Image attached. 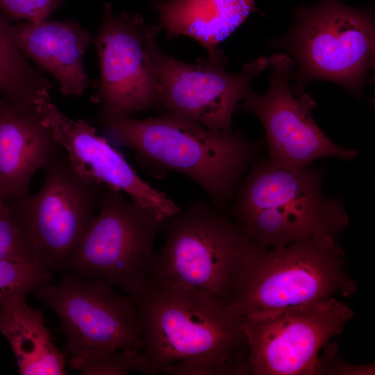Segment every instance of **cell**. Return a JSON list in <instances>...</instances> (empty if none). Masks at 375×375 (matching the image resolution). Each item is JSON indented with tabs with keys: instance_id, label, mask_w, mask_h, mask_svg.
<instances>
[{
	"instance_id": "obj_1",
	"label": "cell",
	"mask_w": 375,
	"mask_h": 375,
	"mask_svg": "<svg viewBox=\"0 0 375 375\" xmlns=\"http://www.w3.org/2000/svg\"><path fill=\"white\" fill-rule=\"evenodd\" d=\"M135 304L143 341L146 373L167 365L206 358L226 365L232 374H248V347L243 318L212 296L147 275L130 294Z\"/></svg>"
},
{
	"instance_id": "obj_2",
	"label": "cell",
	"mask_w": 375,
	"mask_h": 375,
	"mask_svg": "<svg viewBox=\"0 0 375 375\" xmlns=\"http://www.w3.org/2000/svg\"><path fill=\"white\" fill-rule=\"evenodd\" d=\"M137 161L153 174H183L197 183L221 209L232 199L256 145L240 131H219L172 112L154 117H131L101 125Z\"/></svg>"
},
{
	"instance_id": "obj_3",
	"label": "cell",
	"mask_w": 375,
	"mask_h": 375,
	"mask_svg": "<svg viewBox=\"0 0 375 375\" xmlns=\"http://www.w3.org/2000/svg\"><path fill=\"white\" fill-rule=\"evenodd\" d=\"M322 172L291 169L258 160L239 185L231 213L262 248L281 247L312 235L338 238L348 225L342 201L322 191Z\"/></svg>"
},
{
	"instance_id": "obj_4",
	"label": "cell",
	"mask_w": 375,
	"mask_h": 375,
	"mask_svg": "<svg viewBox=\"0 0 375 375\" xmlns=\"http://www.w3.org/2000/svg\"><path fill=\"white\" fill-rule=\"evenodd\" d=\"M357 292L337 238L316 235L270 250L253 243L227 308L246 318Z\"/></svg>"
},
{
	"instance_id": "obj_5",
	"label": "cell",
	"mask_w": 375,
	"mask_h": 375,
	"mask_svg": "<svg viewBox=\"0 0 375 375\" xmlns=\"http://www.w3.org/2000/svg\"><path fill=\"white\" fill-rule=\"evenodd\" d=\"M272 45L288 52L295 69V96L312 81L340 84L360 97L374 68L375 24L372 8H355L342 0H320L294 9V21L286 35Z\"/></svg>"
},
{
	"instance_id": "obj_6",
	"label": "cell",
	"mask_w": 375,
	"mask_h": 375,
	"mask_svg": "<svg viewBox=\"0 0 375 375\" xmlns=\"http://www.w3.org/2000/svg\"><path fill=\"white\" fill-rule=\"evenodd\" d=\"M148 275L206 293L225 305L253 242L242 226L206 200L169 218Z\"/></svg>"
},
{
	"instance_id": "obj_7",
	"label": "cell",
	"mask_w": 375,
	"mask_h": 375,
	"mask_svg": "<svg viewBox=\"0 0 375 375\" xmlns=\"http://www.w3.org/2000/svg\"><path fill=\"white\" fill-rule=\"evenodd\" d=\"M99 211L72 252L67 269L128 294L141 289L158 233L168 219L105 186Z\"/></svg>"
},
{
	"instance_id": "obj_8",
	"label": "cell",
	"mask_w": 375,
	"mask_h": 375,
	"mask_svg": "<svg viewBox=\"0 0 375 375\" xmlns=\"http://www.w3.org/2000/svg\"><path fill=\"white\" fill-rule=\"evenodd\" d=\"M42 169L43 183L36 193L6 203L29 242L35 263L53 274L67 269L106 185L82 177L65 153Z\"/></svg>"
},
{
	"instance_id": "obj_9",
	"label": "cell",
	"mask_w": 375,
	"mask_h": 375,
	"mask_svg": "<svg viewBox=\"0 0 375 375\" xmlns=\"http://www.w3.org/2000/svg\"><path fill=\"white\" fill-rule=\"evenodd\" d=\"M115 288L69 272L59 281L47 283L33 292L58 317L72 368L108 351H142L135 304L130 294Z\"/></svg>"
},
{
	"instance_id": "obj_10",
	"label": "cell",
	"mask_w": 375,
	"mask_h": 375,
	"mask_svg": "<svg viewBox=\"0 0 375 375\" xmlns=\"http://www.w3.org/2000/svg\"><path fill=\"white\" fill-rule=\"evenodd\" d=\"M159 31L138 14H116L110 3L103 5L100 26L92 40L100 67L97 91L90 98L101 103L95 123L101 125L160 106L151 52Z\"/></svg>"
},
{
	"instance_id": "obj_11",
	"label": "cell",
	"mask_w": 375,
	"mask_h": 375,
	"mask_svg": "<svg viewBox=\"0 0 375 375\" xmlns=\"http://www.w3.org/2000/svg\"><path fill=\"white\" fill-rule=\"evenodd\" d=\"M353 316L335 297L243 318L253 375L315 374L318 354Z\"/></svg>"
},
{
	"instance_id": "obj_12",
	"label": "cell",
	"mask_w": 375,
	"mask_h": 375,
	"mask_svg": "<svg viewBox=\"0 0 375 375\" xmlns=\"http://www.w3.org/2000/svg\"><path fill=\"white\" fill-rule=\"evenodd\" d=\"M158 77L159 105L204 126L231 131L239 101L251 90L252 80L268 67L269 58L260 57L237 74L225 71L228 62L223 50L190 64L164 53L156 38L151 47Z\"/></svg>"
},
{
	"instance_id": "obj_13",
	"label": "cell",
	"mask_w": 375,
	"mask_h": 375,
	"mask_svg": "<svg viewBox=\"0 0 375 375\" xmlns=\"http://www.w3.org/2000/svg\"><path fill=\"white\" fill-rule=\"evenodd\" d=\"M268 67L272 70L268 91L258 94L251 90L236 109L251 112L261 122L269 160L277 166L301 169L319 158H355L357 151L338 146L315 123V100L306 93L294 96L290 84L294 70L291 58L275 54L269 58Z\"/></svg>"
},
{
	"instance_id": "obj_14",
	"label": "cell",
	"mask_w": 375,
	"mask_h": 375,
	"mask_svg": "<svg viewBox=\"0 0 375 375\" xmlns=\"http://www.w3.org/2000/svg\"><path fill=\"white\" fill-rule=\"evenodd\" d=\"M36 111L82 177L126 193L131 200L166 219L180 211L164 192L144 181L122 153L97 134L92 125L62 113L51 101L49 92L40 95Z\"/></svg>"
},
{
	"instance_id": "obj_15",
	"label": "cell",
	"mask_w": 375,
	"mask_h": 375,
	"mask_svg": "<svg viewBox=\"0 0 375 375\" xmlns=\"http://www.w3.org/2000/svg\"><path fill=\"white\" fill-rule=\"evenodd\" d=\"M65 153L36 110L0 99V196L24 197L34 174Z\"/></svg>"
},
{
	"instance_id": "obj_16",
	"label": "cell",
	"mask_w": 375,
	"mask_h": 375,
	"mask_svg": "<svg viewBox=\"0 0 375 375\" xmlns=\"http://www.w3.org/2000/svg\"><path fill=\"white\" fill-rule=\"evenodd\" d=\"M9 37L25 58L41 72L51 74L65 96L80 97L91 83L83 67L90 33L73 20L46 19L8 24Z\"/></svg>"
},
{
	"instance_id": "obj_17",
	"label": "cell",
	"mask_w": 375,
	"mask_h": 375,
	"mask_svg": "<svg viewBox=\"0 0 375 375\" xmlns=\"http://www.w3.org/2000/svg\"><path fill=\"white\" fill-rule=\"evenodd\" d=\"M160 30L169 36H188L214 55L217 46L253 12L256 0H162L153 3Z\"/></svg>"
},
{
	"instance_id": "obj_18",
	"label": "cell",
	"mask_w": 375,
	"mask_h": 375,
	"mask_svg": "<svg viewBox=\"0 0 375 375\" xmlns=\"http://www.w3.org/2000/svg\"><path fill=\"white\" fill-rule=\"evenodd\" d=\"M0 333L11 347L20 374H67L65 356L55 345L43 311L29 306L26 295L0 299Z\"/></svg>"
},
{
	"instance_id": "obj_19",
	"label": "cell",
	"mask_w": 375,
	"mask_h": 375,
	"mask_svg": "<svg viewBox=\"0 0 375 375\" xmlns=\"http://www.w3.org/2000/svg\"><path fill=\"white\" fill-rule=\"evenodd\" d=\"M53 274L31 262L0 261V299L26 295L52 281Z\"/></svg>"
},
{
	"instance_id": "obj_20",
	"label": "cell",
	"mask_w": 375,
	"mask_h": 375,
	"mask_svg": "<svg viewBox=\"0 0 375 375\" xmlns=\"http://www.w3.org/2000/svg\"><path fill=\"white\" fill-rule=\"evenodd\" d=\"M76 370L84 375H123L146 373L141 351L112 350L101 353L80 364Z\"/></svg>"
},
{
	"instance_id": "obj_21",
	"label": "cell",
	"mask_w": 375,
	"mask_h": 375,
	"mask_svg": "<svg viewBox=\"0 0 375 375\" xmlns=\"http://www.w3.org/2000/svg\"><path fill=\"white\" fill-rule=\"evenodd\" d=\"M35 263L29 242L19 224L0 196V261Z\"/></svg>"
},
{
	"instance_id": "obj_22",
	"label": "cell",
	"mask_w": 375,
	"mask_h": 375,
	"mask_svg": "<svg viewBox=\"0 0 375 375\" xmlns=\"http://www.w3.org/2000/svg\"><path fill=\"white\" fill-rule=\"evenodd\" d=\"M64 0H0V9L8 19L38 22L58 10Z\"/></svg>"
},
{
	"instance_id": "obj_23",
	"label": "cell",
	"mask_w": 375,
	"mask_h": 375,
	"mask_svg": "<svg viewBox=\"0 0 375 375\" xmlns=\"http://www.w3.org/2000/svg\"><path fill=\"white\" fill-rule=\"evenodd\" d=\"M323 358L318 357L315 374H374V365H353L342 360L335 345L325 344Z\"/></svg>"
},
{
	"instance_id": "obj_24",
	"label": "cell",
	"mask_w": 375,
	"mask_h": 375,
	"mask_svg": "<svg viewBox=\"0 0 375 375\" xmlns=\"http://www.w3.org/2000/svg\"><path fill=\"white\" fill-rule=\"evenodd\" d=\"M160 1H162V0H153V3Z\"/></svg>"
}]
</instances>
